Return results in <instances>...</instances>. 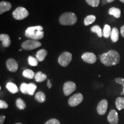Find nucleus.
Segmentation results:
<instances>
[{"mask_svg":"<svg viewBox=\"0 0 124 124\" xmlns=\"http://www.w3.org/2000/svg\"><path fill=\"white\" fill-rule=\"evenodd\" d=\"M100 60L102 64L106 66L117 65L120 61V55L117 51L110 50L100 56Z\"/></svg>","mask_w":124,"mask_h":124,"instance_id":"nucleus-1","label":"nucleus"},{"mask_svg":"<svg viewBox=\"0 0 124 124\" xmlns=\"http://www.w3.org/2000/svg\"><path fill=\"white\" fill-rule=\"evenodd\" d=\"M44 31L42 26L38 25L35 27H31L25 31V36L32 40H38L43 38Z\"/></svg>","mask_w":124,"mask_h":124,"instance_id":"nucleus-2","label":"nucleus"},{"mask_svg":"<svg viewBox=\"0 0 124 124\" xmlns=\"http://www.w3.org/2000/svg\"><path fill=\"white\" fill-rule=\"evenodd\" d=\"M59 21L62 25H73L77 23V17L72 12H66L60 16Z\"/></svg>","mask_w":124,"mask_h":124,"instance_id":"nucleus-3","label":"nucleus"},{"mask_svg":"<svg viewBox=\"0 0 124 124\" xmlns=\"http://www.w3.org/2000/svg\"><path fill=\"white\" fill-rule=\"evenodd\" d=\"M12 15L16 20H22L28 16L29 12L25 8L19 7L14 10Z\"/></svg>","mask_w":124,"mask_h":124,"instance_id":"nucleus-4","label":"nucleus"},{"mask_svg":"<svg viewBox=\"0 0 124 124\" xmlns=\"http://www.w3.org/2000/svg\"><path fill=\"white\" fill-rule=\"evenodd\" d=\"M41 46V43L38 40H28L21 44V47L26 51H31L36 49Z\"/></svg>","mask_w":124,"mask_h":124,"instance_id":"nucleus-5","label":"nucleus"},{"mask_svg":"<svg viewBox=\"0 0 124 124\" xmlns=\"http://www.w3.org/2000/svg\"><path fill=\"white\" fill-rule=\"evenodd\" d=\"M72 60V54L69 52H64L59 56L58 63L62 67H67Z\"/></svg>","mask_w":124,"mask_h":124,"instance_id":"nucleus-6","label":"nucleus"},{"mask_svg":"<svg viewBox=\"0 0 124 124\" xmlns=\"http://www.w3.org/2000/svg\"><path fill=\"white\" fill-rule=\"evenodd\" d=\"M83 100V96L81 93H77L70 98L69 105L71 107H75L80 104Z\"/></svg>","mask_w":124,"mask_h":124,"instance_id":"nucleus-7","label":"nucleus"},{"mask_svg":"<svg viewBox=\"0 0 124 124\" xmlns=\"http://www.w3.org/2000/svg\"><path fill=\"white\" fill-rule=\"evenodd\" d=\"M77 89L75 83L72 81L66 82L63 85V93L66 96H69Z\"/></svg>","mask_w":124,"mask_h":124,"instance_id":"nucleus-8","label":"nucleus"},{"mask_svg":"<svg viewBox=\"0 0 124 124\" xmlns=\"http://www.w3.org/2000/svg\"><path fill=\"white\" fill-rule=\"evenodd\" d=\"M108 108V102L106 100H102L99 102L97 108V111L101 116L105 115Z\"/></svg>","mask_w":124,"mask_h":124,"instance_id":"nucleus-9","label":"nucleus"},{"mask_svg":"<svg viewBox=\"0 0 124 124\" xmlns=\"http://www.w3.org/2000/svg\"><path fill=\"white\" fill-rule=\"evenodd\" d=\"M82 59L86 63L89 64H94L97 61V57L92 52H85L82 55Z\"/></svg>","mask_w":124,"mask_h":124,"instance_id":"nucleus-10","label":"nucleus"},{"mask_svg":"<svg viewBox=\"0 0 124 124\" xmlns=\"http://www.w3.org/2000/svg\"><path fill=\"white\" fill-rule=\"evenodd\" d=\"M6 65H7L8 70L10 72H15L18 70V63H17L16 60L14 59L10 58L8 59L6 62Z\"/></svg>","mask_w":124,"mask_h":124,"instance_id":"nucleus-11","label":"nucleus"},{"mask_svg":"<svg viewBox=\"0 0 124 124\" xmlns=\"http://www.w3.org/2000/svg\"><path fill=\"white\" fill-rule=\"evenodd\" d=\"M108 122L110 124H117L118 123V114L116 110H111L108 116Z\"/></svg>","mask_w":124,"mask_h":124,"instance_id":"nucleus-12","label":"nucleus"},{"mask_svg":"<svg viewBox=\"0 0 124 124\" xmlns=\"http://www.w3.org/2000/svg\"><path fill=\"white\" fill-rule=\"evenodd\" d=\"M12 8V5L7 1H1L0 2V14L2 15L5 12L9 11Z\"/></svg>","mask_w":124,"mask_h":124,"instance_id":"nucleus-13","label":"nucleus"},{"mask_svg":"<svg viewBox=\"0 0 124 124\" xmlns=\"http://www.w3.org/2000/svg\"><path fill=\"white\" fill-rule=\"evenodd\" d=\"M0 40L2 41V46L4 47H8L11 44V40L10 37L7 34H1L0 35Z\"/></svg>","mask_w":124,"mask_h":124,"instance_id":"nucleus-14","label":"nucleus"},{"mask_svg":"<svg viewBox=\"0 0 124 124\" xmlns=\"http://www.w3.org/2000/svg\"><path fill=\"white\" fill-rule=\"evenodd\" d=\"M46 55H47V51L44 49H41L37 52L36 54V58L39 62H43L46 59Z\"/></svg>","mask_w":124,"mask_h":124,"instance_id":"nucleus-15","label":"nucleus"},{"mask_svg":"<svg viewBox=\"0 0 124 124\" xmlns=\"http://www.w3.org/2000/svg\"><path fill=\"white\" fill-rule=\"evenodd\" d=\"M108 14L111 16H113L116 18H118L121 17V12L120 9L117 8L112 7L108 10Z\"/></svg>","mask_w":124,"mask_h":124,"instance_id":"nucleus-16","label":"nucleus"},{"mask_svg":"<svg viewBox=\"0 0 124 124\" xmlns=\"http://www.w3.org/2000/svg\"><path fill=\"white\" fill-rule=\"evenodd\" d=\"M47 78V76L46 74L43 73L41 71H39L35 74V79L37 82H42L44 81Z\"/></svg>","mask_w":124,"mask_h":124,"instance_id":"nucleus-17","label":"nucleus"},{"mask_svg":"<svg viewBox=\"0 0 124 124\" xmlns=\"http://www.w3.org/2000/svg\"><path fill=\"white\" fill-rule=\"evenodd\" d=\"M6 87L12 94H16L18 92V89L17 85L12 82H8L6 85Z\"/></svg>","mask_w":124,"mask_h":124,"instance_id":"nucleus-18","label":"nucleus"},{"mask_svg":"<svg viewBox=\"0 0 124 124\" xmlns=\"http://www.w3.org/2000/svg\"><path fill=\"white\" fill-rule=\"evenodd\" d=\"M111 40L113 42L116 43L119 39V31L117 28H113L110 35Z\"/></svg>","mask_w":124,"mask_h":124,"instance_id":"nucleus-19","label":"nucleus"},{"mask_svg":"<svg viewBox=\"0 0 124 124\" xmlns=\"http://www.w3.org/2000/svg\"><path fill=\"white\" fill-rule=\"evenodd\" d=\"M35 98L37 101L40 102V103H43L46 100V95L42 91H39V92L36 93L35 95Z\"/></svg>","mask_w":124,"mask_h":124,"instance_id":"nucleus-20","label":"nucleus"},{"mask_svg":"<svg viewBox=\"0 0 124 124\" xmlns=\"http://www.w3.org/2000/svg\"><path fill=\"white\" fill-rule=\"evenodd\" d=\"M116 106L118 110H121L124 108V98L118 97L116 100Z\"/></svg>","mask_w":124,"mask_h":124,"instance_id":"nucleus-21","label":"nucleus"},{"mask_svg":"<svg viewBox=\"0 0 124 124\" xmlns=\"http://www.w3.org/2000/svg\"><path fill=\"white\" fill-rule=\"evenodd\" d=\"M23 75L25 78H27L28 79H33L35 77V74L32 70L31 69H25L23 72Z\"/></svg>","mask_w":124,"mask_h":124,"instance_id":"nucleus-22","label":"nucleus"},{"mask_svg":"<svg viewBox=\"0 0 124 124\" xmlns=\"http://www.w3.org/2000/svg\"><path fill=\"white\" fill-rule=\"evenodd\" d=\"M91 31L93 33L97 34L99 38H101L103 36V31L98 25H94L91 28Z\"/></svg>","mask_w":124,"mask_h":124,"instance_id":"nucleus-23","label":"nucleus"},{"mask_svg":"<svg viewBox=\"0 0 124 124\" xmlns=\"http://www.w3.org/2000/svg\"><path fill=\"white\" fill-rule=\"evenodd\" d=\"M111 30H112V29H111L110 26L109 25H105L103 30V36H104V38L108 39L110 36Z\"/></svg>","mask_w":124,"mask_h":124,"instance_id":"nucleus-24","label":"nucleus"},{"mask_svg":"<svg viewBox=\"0 0 124 124\" xmlns=\"http://www.w3.org/2000/svg\"><path fill=\"white\" fill-rule=\"evenodd\" d=\"M96 20V17L94 15L87 16L84 20V24L86 26H88L89 25L93 24Z\"/></svg>","mask_w":124,"mask_h":124,"instance_id":"nucleus-25","label":"nucleus"},{"mask_svg":"<svg viewBox=\"0 0 124 124\" xmlns=\"http://www.w3.org/2000/svg\"><path fill=\"white\" fill-rule=\"evenodd\" d=\"M37 89V86L35 83H31L28 85V94L30 95H33L35 94L36 90Z\"/></svg>","mask_w":124,"mask_h":124,"instance_id":"nucleus-26","label":"nucleus"},{"mask_svg":"<svg viewBox=\"0 0 124 124\" xmlns=\"http://www.w3.org/2000/svg\"><path fill=\"white\" fill-rule=\"evenodd\" d=\"M16 104L17 108L20 110H24L26 108V103L23 99L18 98L16 101Z\"/></svg>","mask_w":124,"mask_h":124,"instance_id":"nucleus-27","label":"nucleus"},{"mask_svg":"<svg viewBox=\"0 0 124 124\" xmlns=\"http://www.w3.org/2000/svg\"><path fill=\"white\" fill-rule=\"evenodd\" d=\"M38 60L36 58L32 56H29L28 57V63L31 66H37L38 65Z\"/></svg>","mask_w":124,"mask_h":124,"instance_id":"nucleus-28","label":"nucleus"},{"mask_svg":"<svg viewBox=\"0 0 124 124\" xmlns=\"http://www.w3.org/2000/svg\"><path fill=\"white\" fill-rule=\"evenodd\" d=\"M86 2L93 7H97L100 5V0H86Z\"/></svg>","mask_w":124,"mask_h":124,"instance_id":"nucleus-29","label":"nucleus"},{"mask_svg":"<svg viewBox=\"0 0 124 124\" xmlns=\"http://www.w3.org/2000/svg\"><path fill=\"white\" fill-rule=\"evenodd\" d=\"M115 81L116 83L121 85L123 86V90L121 93V95H124V78H117L115 79Z\"/></svg>","mask_w":124,"mask_h":124,"instance_id":"nucleus-30","label":"nucleus"},{"mask_svg":"<svg viewBox=\"0 0 124 124\" xmlns=\"http://www.w3.org/2000/svg\"><path fill=\"white\" fill-rule=\"evenodd\" d=\"M28 84H27V83H23L20 86V90L23 94H28Z\"/></svg>","mask_w":124,"mask_h":124,"instance_id":"nucleus-31","label":"nucleus"},{"mask_svg":"<svg viewBox=\"0 0 124 124\" xmlns=\"http://www.w3.org/2000/svg\"><path fill=\"white\" fill-rule=\"evenodd\" d=\"M44 124H61L59 121L56 118H52L47 121Z\"/></svg>","mask_w":124,"mask_h":124,"instance_id":"nucleus-32","label":"nucleus"},{"mask_svg":"<svg viewBox=\"0 0 124 124\" xmlns=\"http://www.w3.org/2000/svg\"><path fill=\"white\" fill-rule=\"evenodd\" d=\"M8 108V104L5 101L0 100V108Z\"/></svg>","mask_w":124,"mask_h":124,"instance_id":"nucleus-33","label":"nucleus"},{"mask_svg":"<svg viewBox=\"0 0 124 124\" xmlns=\"http://www.w3.org/2000/svg\"><path fill=\"white\" fill-rule=\"evenodd\" d=\"M5 120V116L4 115H1L0 116V124H2Z\"/></svg>","mask_w":124,"mask_h":124,"instance_id":"nucleus-34","label":"nucleus"},{"mask_svg":"<svg viewBox=\"0 0 124 124\" xmlns=\"http://www.w3.org/2000/svg\"><path fill=\"white\" fill-rule=\"evenodd\" d=\"M121 34L122 36L124 38V25L123 26H122L121 27Z\"/></svg>","mask_w":124,"mask_h":124,"instance_id":"nucleus-35","label":"nucleus"},{"mask_svg":"<svg viewBox=\"0 0 124 124\" xmlns=\"http://www.w3.org/2000/svg\"><path fill=\"white\" fill-rule=\"evenodd\" d=\"M52 86V83H51V80L50 79H48V80H47V86H48V89H51Z\"/></svg>","mask_w":124,"mask_h":124,"instance_id":"nucleus-36","label":"nucleus"},{"mask_svg":"<svg viewBox=\"0 0 124 124\" xmlns=\"http://www.w3.org/2000/svg\"><path fill=\"white\" fill-rule=\"evenodd\" d=\"M106 1L108 3H111V2H113L114 0H106Z\"/></svg>","mask_w":124,"mask_h":124,"instance_id":"nucleus-37","label":"nucleus"},{"mask_svg":"<svg viewBox=\"0 0 124 124\" xmlns=\"http://www.w3.org/2000/svg\"><path fill=\"white\" fill-rule=\"evenodd\" d=\"M120 1L122 3H124V0H120Z\"/></svg>","mask_w":124,"mask_h":124,"instance_id":"nucleus-38","label":"nucleus"},{"mask_svg":"<svg viewBox=\"0 0 124 124\" xmlns=\"http://www.w3.org/2000/svg\"><path fill=\"white\" fill-rule=\"evenodd\" d=\"M23 124L20 123V122H18V123H16V124Z\"/></svg>","mask_w":124,"mask_h":124,"instance_id":"nucleus-39","label":"nucleus"},{"mask_svg":"<svg viewBox=\"0 0 124 124\" xmlns=\"http://www.w3.org/2000/svg\"><path fill=\"white\" fill-rule=\"evenodd\" d=\"M22 51V49H20V50H19V51Z\"/></svg>","mask_w":124,"mask_h":124,"instance_id":"nucleus-40","label":"nucleus"}]
</instances>
